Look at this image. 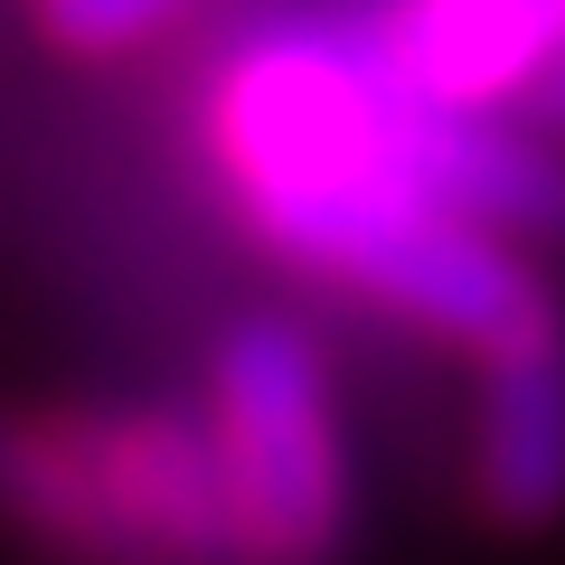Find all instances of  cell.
Masks as SVG:
<instances>
[{"mask_svg":"<svg viewBox=\"0 0 565 565\" xmlns=\"http://www.w3.org/2000/svg\"><path fill=\"white\" fill-rule=\"evenodd\" d=\"M207 141L274 255L330 274L471 367L546 340L527 245L452 217L405 161V95L359 29H255L207 95Z\"/></svg>","mask_w":565,"mask_h":565,"instance_id":"1","label":"cell"},{"mask_svg":"<svg viewBox=\"0 0 565 565\" xmlns=\"http://www.w3.org/2000/svg\"><path fill=\"white\" fill-rule=\"evenodd\" d=\"M0 519L76 565H245L217 434L180 405L0 415Z\"/></svg>","mask_w":565,"mask_h":565,"instance_id":"2","label":"cell"},{"mask_svg":"<svg viewBox=\"0 0 565 565\" xmlns=\"http://www.w3.org/2000/svg\"><path fill=\"white\" fill-rule=\"evenodd\" d=\"M207 434L245 565H340L359 527V471L330 359L292 311H245L207 349Z\"/></svg>","mask_w":565,"mask_h":565,"instance_id":"3","label":"cell"},{"mask_svg":"<svg viewBox=\"0 0 565 565\" xmlns=\"http://www.w3.org/2000/svg\"><path fill=\"white\" fill-rule=\"evenodd\" d=\"M367 57L424 104L500 114L546 76V0H377L359 20Z\"/></svg>","mask_w":565,"mask_h":565,"instance_id":"4","label":"cell"},{"mask_svg":"<svg viewBox=\"0 0 565 565\" xmlns=\"http://www.w3.org/2000/svg\"><path fill=\"white\" fill-rule=\"evenodd\" d=\"M405 161H415V180L434 189L452 217L490 226V236H509V245H556L565 236V151L509 132L500 114L405 95Z\"/></svg>","mask_w":565,"mask_h":565,"instance_id":"5","label":"cell"},{"mask_svg":"<svg viewBox=\"0 0 565 565\" xmlns=\"http://www.w3.org/2000/svg\"><path fill=\"white\" fill-rule=\"evenodd\" d=\"M471 500L500 537H546L565 519V330L481 367Z\"/></svg>","mask_w":565,"mask_h":565,"instance_id":"6","label":"cell"},{"mask_svg":"<svg viewBox=\"0 0 565 565\" xmlns=\"http://www.w3.org/2000/svg\"><path fill=\"white\" fill-rule=\"evenodd\" d=\"M189 0H39V29L66 47V57H122L151 29H170Z\"/></svg>","mask_w":565,"mask_h":565,"instance_id":"7","label":"cell"},{"mask_svg":"<svg viewBox=\"0 0 565 565\" xmlns=\"http://www.w3.org/2000/svg\"><path fill=\"white\" fill-rule=\"evenodd\" d=\"M546 29H556V39H546V76L527 85V114L565 132V0H546Z\"/></svg>","mask_w":565,"mask_h":565,"instance_id":"8","label":"cell"}]
</instances>
